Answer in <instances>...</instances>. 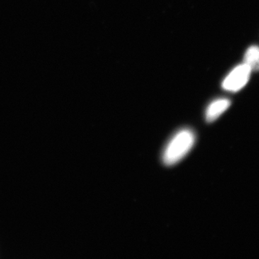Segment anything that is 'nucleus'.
Returning <instances> with one entry per match:
<instances>
[{"label":"nucleus","mask_w":259,"mask_h":259,"mask_svg":"<svg viewBox=\"0 0 259 259\" xmlns=\"http://www.w3.org/2000/svg\"><path fill=\"white\" fill-rule=\"evenodd\" d=\"M195 143V135L190 129L179 131L170 140L163 153V163L166 166H173L180 162L190 150Z\"/></svg>","instance_id":"obj_1"},{"label":"nucleus","mask_w":259,"mask_h":259,"mask_svg":"<svg viewBox=\"0 0 259 259\" xmlns=\"http://www.w3.org/2000/svg\"><path fill=\"white\" fill-rule=\"evenodd\" d=\"M231 105V101L228 99H220L212 102L206 110V120L213 122L218 119Z\"/></svg>","instance_id":"obj_3"},{"label":"nucleus","mask_w":259,"mask_h":259,"mask_svg":"<svg viewBox=\"0 0 259 259\" xmlns=\"http://www.w3.org/2000/svg\"><path fill=\"white\" fill-rule=\"evenodd\" d=\"M243 61L251 71H259V47H250L245 52Z\"/></svg>","instance_id":"obj_4"},{"label":"nucleus","mask_w":259,"mask_h":259,"mask_svg":"<svg viewBox=\"0 0 259 259\" xmlns=\"http://www.w3.org/2000/svg\"><path fill=\"white\" fill-rule=\"evenodd\" d=\"M251 70L247 65H240L228 74L223 82V88L227 91L238 92L248 83Z\"/></svg>","instance_id":"obj_2"}]
</instances>
